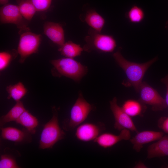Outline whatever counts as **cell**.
<instances>
[{
  "label": "cell",
  "mask_w": 168,
  "mask_h": 168,
  "mask_svg": "<svg viewBox=\"0 0 168 168\" xmlns=\"http://www.w3.org/2000/svg\"><path fill=\"white\" fill-rule=\"evenodd\" d=\"M113 56L127 76V80L123 82L122 84L127 86H133L138 93L139 92L140 86L146 72L158 59L156 57L148 62L142 63L131 62L125 58L119 50L114 53Z\"/></svg>",
  "instance_id": "1"
},
{
  "label": "cell",
  "mask_w": 168,
  "mask_h": 168,
  "mask_svg": "<svg viewBox=\"0 0 168 168\" xmlns=\"http://www.w3.org/2000/svg\"><path fill=\"white\" fill-rule=\"evenodd\" d=\"M54 66V73L64 76L76 82H79L87 72V67L73 58H63L51 61Z\"/></svg>",
  "instance_id": "2"
},
{
  "label": "cell",
  "mask_w": 168,
  "mask_h": 168,
  "mask_svg": "<svg viewBox=\"0 0 168 168\" xmlns=\"http://www.w3.org/2000/svg\"><path fill=\"white\" fill-rule=\"evenodd\" d=\"M85 40L86 44L83 46V50L88 52L96 50L103 53H111L117 46L116 41L113 36L101 34L92 29L89 30Z\"/></svg>",
  "instance_id": "3"
},
{
  "label": "cell",
  "mask_w": 168,
  "mask_h": 168,
  "mask_svg": "<svg viewBox=\"0 0 168 168\" xmlns=\"http://www.w3.org/2000/svg\"><path fill=\"white\" fill-rule=\"evenodd\" d=\"M65 135L59 126L57 112L55 111L51 119L44 127L40 140L39 148L42 149L52 148L57 142L63 139Z\"/></svg>",
  "instance_id": "4"
},
{
  "label": "cell",
  "mask_w": 168,
  "mask_h": 168,
  "mask_svg": "<svg viewBox=\"0 0 168 168\" xmlns=\"http://www.w3.org/2000/svg\"><path fill=\"white\" fill-rule=\"evenodd\" d=\"M0 20L2 24H15L19 29V33L29 31L27 20L22 16L18 6L6 4L0 7Z\"/></svg>",
  "instance_id": "5"
},
{
  "label": "cell",
  "mask_w": 168,
  "mask_h": 168,
  "mask_svg": "<svg viewBox=\"0 0 168 168\" xmlns=\"http://www.w3.org/2000/svg\"><path fill=\"white\" fill-rule=\"evenodd\" d=\"M93 109V106L85 100L82 93H80L71 109L66 129L72 130L81 124L86 119Z\"/></svg>",
  "instance_id": "6"
},
{
  "label": "cell",
  "mask_w": 168,
  "mask_h": 168,
  "mask_svg": "<svg viewBox=\"0 0 168 168\" xmlns=\"http://www.w3.org/2000/svg\"><path fill=\"white\" fill-rule=\"evenodd\" d=\"M41 36L30 31L21 34L17 52L20 56L19 62L23 63L26 58L36 53L40 46Z\"/></svg>",
  "instance_id": "7"
},
{
  "label": "cell",
  "mask_w": 168,
  "mask_h": 168,
  "mask_svg": "<svg viewBox=\"0 0 168 168\" xmlns=\"http://www.w3.org/2000/svg\"><path fill=\"white\" fill-rule=\"evenodd\" d=\"M139 92L140 96L138 100L144 104L151 105L153 111H162L167 107L165 99L146 82H142Z\"/></svg>",
  "instance_id": "8"
},
{
  "label": "cell",
  "mask_w": 168,
  "mask_h": 168,
  "mask_svg": "<svg viewBox=\"0 0 168 168\" xmlns=\"http://www.w3.org/2000/svg\"><path fill=\"white\" fill-rule=\"evenodd\" d=\"M117 101V98L115 97L110 102V108L115 120L114 128L119 131L127 129L138 133L137 129L131 117L118 105Z\"/></svg>",
  "instance_id": "9"
},
{
  "label": "cell",
  "mask_w": 168,
  "mask_h": 168,
  "mask_svg": "<svg viewBox=\"0 0 168 168\" xmlns=\"http://www.w3.org/2000/svg\"><path fill=\"white\" fill-rule=\"evenodd\" d=\"M104 125L101 123H86L79 125L75 135L77 139L83 142L94 141L105 129Z\"/></svg>",
  "instance_id": "10"
},
{
  "label": "cell",
  "mask_w": 168,
  "mask_h": 168,
  "mask_svg": "<svg viewBox=\"0 0 168 168\" xmlns=\"http://www.w3.org/2000/svg\"><path fill=\"white\" fill-rule=\"evenodd\" d=\"M163 136L164 133L162 132L146 130L138 132L129 140L133 145V149L136 152H139L143 145L158 140Z\"/></svg>",
  "instance_id": "11"
},
{
  "label": "cell",
  "mask_w": 168,
  "mask_h": 168,
  "mask_svg": "<svg viewBox=\"0 0 168 168\" xmlns=\"http://www.w3.org/2000/svg\"><path fill=\"white\" fill-rule=\"evenodd\" d=\"M119 134L116 135L110 133H104L100 135L94 142L99 146L106 148L111 147L122 140H129L131 137L129 130L124 129Z\"/></svg>",
  "instance_id": "12"
},
{
  "label": "cell",
  "mask_w": 168,
  "mask_h": 168,
  "mask_svg": "<svg viewBox=\"0 0 168 168\" xmlns=\"http://www.w3.org/2000/svg\"><path fill=\"white\" fill-rule=\"evenodd\" d=\"M44 33L52 42L60 47L65 43L64 31L59 24L46 22L44 25Z\"/></svg>",
  "instance_id": "13"
},
{
  "label": "cell",
  "mask_w": 168,
  "mask_h": 168,
  "mask_svg": "<svg viewBox=\"0 0 168 168\" xmlns=\"http://www.w3.org/2000/svg\"><path fill=\"white\" fill-rule=\"evenodd\" d=\"M147 158L168 156V135L163 136L158 141L149 146Z\"/></svg>",
  "instance_id": "14"
},
{
  "label": "cell",
  "mask_w": 168,
  "mask_h": 168,
  "mask_svg": "<svg viewBox=\"0 0 168 168\" xmlns=\"http://www.w3.org/2000/svg\"><path fill=\"white\" fill-rule=\"evenodd\" d=\"M1 130L2 139L16 142H24L30 134L27 130H21L12 127H2Z\"/></svg>",
  "instance_id": "15"
},
{
  "label": "cell",
  "mask_w": 168,
  "mask_h": 168,
  "mask_svg": "<svg viewBox=\"0 0 168 168\" xmlns=\"http://www.w3.org/2000/svg\"><path fill=\"white\" fill-rule=\"evenodd\" d=\"M121 107L123 110L131 117L141 115L146 109L145 105L138 100L132 99L125 101Z\"/></svg>",
  "instance_id": "16"
},
{
  "label": "cell",
  "mask_w": 168,
  "mask_h": 168,
  "mask_svg": "<svg viewBox=\"0 0 168 168\" xmlns=\"http://www.w3.org/2000/svg\"><path fill=\"white\" fill-rule=\"evenodd\" d=\"M22 125L30 134L35 133L36 128L38 125L37 118L26 110L16 121Z\"/></svg>",
  "instance_id": "17"
},
{
  "label": "cell",
  "mask_w": 168,
  "mask_h": 168,
  "mask_svg": "<svg viewBox=\"0 0 168 168\" xmlns=\"http://www.w3.org/2000/svg\"><path fill=\"white\" fill-rule=\"evenodd\" d=\"M16 102V104L6 114L1 117V127L11 121H16L26 110L21 101H19Z\"/></svg>",
  "instance_id": "18"
},
{
  "label": "cell",
  "mask_w": 168,
  "mask_h": 168,
  "mask_svg": "<svg viewBox=\"0 0 168 168\" xmlns=\"http://www.w3.org/2000/svg\"><path fill=\"white\" fill-rule=\"evenodd\" d=\"M85 21L92 29L99 32H101L105 22L104 19L94 10L87 12Z\"/></svg>",
  "instance_id": "19"
},
{
  "label": "cell",
  "mask_w": 168,
  "mask_h": 168,
  "mask_svg": "<svg viewBox=\"0 0 168 168\" xmlns=\"http://www.w3.org/2000/svg\"><path fill=\"white\" fill-rule=\"evenodd\" d=\"M58 50L66 57L73 58L80 56L83 49L80 45L69 41L60 47Z\"/></svg>",
  "instance_id": "20"
},
{
  "label": "cell",
  "mask_w": 168,
  "mask_h": 168,
  "mask_svg": "<svg viewBox=\"0 0 168 168\" xmlns=\"http://www.w3.org/2000/svg\"><path fill=\"white\" fill-rule=\"evenodd\" d=\"M6 90L8 95L7 99L12 98L16 102L20 101L27 91L24 85L21 82L13 85H10L7 86Z\"/></svg>",
  "instance_id": "21"
},
{
  "label": "cell",
  "mask_w": 168,
  "mask_h": 168,
  "mask_svg": "<svg viewBox=\"0 0 168 168\" xmlns=\"http://www.w3.org/2000/svg\"><path fill=\"white\" fill-rule=\"evenodd\" d=\"M18 7L23 17L30 21L37 11L31 0H18Z\"/></svg>",
  "instance_id": "22"
},
{
  "label": "cell",
  "mask_w": 168,
  "mask_h": 168,
  "mask_svg": "<svg viewBox=\"0 0 168 168\" xmlns=\"http://www.w3.org/2000/svg\"><path fill=\"white\" fill-rule=\"evenodd\" d=\"M126 16L130 22L138 23L141 22L144 19L145 13L142 8L134 5L127 12Z\"/></svg>",
  "instance_id": "23"
},
{
  "label": "cell",
  "mask_w": 168,
  "mask_h": 168,
  "mask_svg": "<svg viewBox=\"0 0 168 168\" xmlns=\"http://www.w3.org/2000/svg\"><path fill=\"white\" fill-rule=\"evenodd\" d=\"M19 166L13 157L7 154L1 155L0 160V168H18Z\"/></svg>",
  "instance_id": "24"
},
{
  "label": "cell",
  "mask_w": 168,
  "mask_h": 168,
  "mask_svg": "<svg viewBox=\"0 0 168 168\" xmlns=\"http://www.w3.org/2000/svg\"><path fill=\"white\" fill-rule=\"evenodd\" d=\"M52 0H31L37 11H44L50 7Z\"/></svg>",
  "instance_id": "25"
},
{
  "label": "cell",
  "mask_w": 168,
  "mask_h": 168,
  "mask_svg": "<svg viewBox=\"0 0 168 168\" xmlns=\"http://www.w3.org/2000/svg\"><path fill=\"white\" fill-rule=\"evenodd\" d=\"M12 58L11 54L7 52L0 53V70L5 69L9 65Z\"/></svg>",
  "instance_id": "26"
},
{
  "label": "cell",
  "mask_w": 168,
  "mask_h": 168,
  "mask_svg": "<svg viewBox=\"0 0 168 168\" xmlns=\"http://www.w3.org/2000/svg\"><path fill=\"white\" fill-rule=\"evenodd\" d=\"M158 126L163 132L168 134V117H161L158 121Z\"/></svg>",
  "instance_id": "27"
},
{
  "label": "cell",
  "mask_w": 168,
  "mask_h": 168,
  "mask_svg": "<svg viewBox=\"0 0 168 168\" xmlns=\"http://www.w3.org/2000/svg\"><path fill=\"white\" fill-rule=\"evenodd\" d=\"M161 81L166 86V96L165 101L167 107L168 108V74L162 78Z\"/></svg>",
  "instance_id": "28"
},
{
  "label": "cell",
  "mask_w": 168,
  "mask_h": 168,
  "mask_svg": "<svg viewBox=\"0 0 168 168\" xmlns=\"http://www.w3.org/2000/svg\"><path fill=\"white\" fill-rule=\"evenodd\" d=\"M135 168H147V166L142 162H139L134 166Z\"/></svg>",
  "instance_id": "29"
},
{
  "label": "cell",
  "mask_w": 168,
  "mask_h": 168,
  "mask_svg": "<svg viewBox=\"0 0 168 168\" xmlns=\"http://www.w3.org/2000/svg\"><path fill=\"white\" fill-rule=\"evenodd\" d=\"M9 0H0V4L1 5H4L7 4Z\"/></svg>",
  "instance_id": "30"
},
{
  "label": "cell",
  "mask_w": 168,
  "mask_h": 168,
  "mask_svg": "<svg viewBox=\"0 0 168 168\" xmlns=\"http://www.w3.org/2000/svg\"><path fill=\"white\" fill-rule=\"evenodd\" d=\"M167 27L168 28V23H167Z\"/></svg>",
  "instance_id": "31"
}]
</instances>
